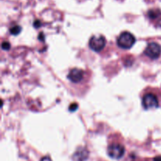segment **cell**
Returning <instances> with one entry per match:
<instances>
[{
    "instance_id": "1",
    "label": "cell",
    "mask_w": 161,
    "mask_h": 161,
    "mask_svg": "<svg viewBox=\"0 0 161 161\" xmlns=\"http://www.w3.org/2000/svg\"><path fill=\"white\" fill-rule=\"evenodd\" d=\"M135 37L128 31H124L121 33L117 39V44L120 48L122 49H130L135 45Z\"/></svg>"
},
{
    "instance_id": "2",
    "label": "cell",
    "mask_w": 161,
    "mask_h": 161,
    "mask_svg": "<svg viewBox=\"0 0 161 161\" xmlns=\"http://www.w3.org/2000/svg\"><path fill=\"white\" fill-rule=\"evenodd\" d=\"M106 45V39L103 36H94L90 39V48L95 52H99L103 50Z\"/></svg>"
},
{
    "instance_id": "3",
    "label": "cell",
    "mask_w": 161,
    "mask_h": 161,
    "mask_svg": "<svg viewBox=\"0 0 161 161\" xmlns=\"http://www.w3.org/2000/svg\"><path fill=\"white\" fill-rule=\"evenodd\" d=\"M125 153V149L120 144H113L110 145L108 148V154L111 158L120 159Z\"/></svg>"
},
{
    "instance_id": "4",
    "label": "cell",
    "mask_w": 161,
    "mask_h": 161,
    "mask_svg": "<svg viewBox=\"0 0 161 161\" xmlns=\"http://www.w3.org/2000/svg\"><path fill=\"white\" fill-rule=\"evenodd\" d=\"M145 55L151 59H157L161 53V47L157 42H151L145 50Z\"/></svg>"
},
{
    "instance_id": "5",
    "label": "cell",
    "mask_w": 161,
    "mask_h": 161,
    "mask_svg": "<svg viewBox=\"0 0 161 161\" xmlns=\"http://www.w3.org/2000/svg\"><path fill=\"white\" fill-rule=\"evenodd\" d=\"M142 105L146 109L157 108L159 105L158 99L153 94H146L142 98Z\"/></svg>"
},
{
    "instance_id": "6",
    "label": "cell",
    "mask_w": 161,
    "mask_h": 161,
    "mask_svg": "<svg viewBox=\"0 0 161 161\" xmlns=\"http://www.w3.org/2000/svg\"><path fill=\"white\" fill-rule=\"evenodd\" d=\"M84 72L80 69H72L68 75V79L72 83H80L83 79Z\"/></svg>"
},
{
    "instance_id": "7",
    "label": "cell",
    "mask_w": 161,
    "mask_h": 161,
    "mask_svg": "<svg viewBox=\"0 0 161 161\" xmlns=\"http://www.w3.org/2000/svg\"><path fill=\"white\" fill-rule=\"evenodd\" d=\"M89 157V152L85 148H79L72 156L74 161H85Z\"/></svg>"
},
{
    "instance_id": "8",
    "label": "cell",
    "mask_w": 161,
    "mask_h": 161,
    "mask_svg": "<svg viewBox=\"0 0 161 161\" xmlns=\"http://www.w3.org/2000/svg\"><path fill=\"white\" fill-rule=\"evenodd\" d=\"M21 29L22 28L20 26H19V25H15V26L12 27V28L9 29V32H10V34L14 35V36H17V35L21 31Z\"/></svg>"
},
{
    "instance_id": "9",
    "label": "cell",
    "mask_w": 161,
    "mask_h": 161,
    "mask_svg": "<svg viewBox=\"0 0 161 161\" xmlns=\"http://www.w3.org/2000/svg\"><path fill=\"white\" fill-rule=\"evenodd\" d=\"M160 14V12L157 9H151V10L149 11L148 13V15H149V17L151 19H155L157 17H159V15Z\"/></svg>"
},
{
    "instance_id": "10",
    "label": "cell",
    "mask_w": 161,
    "mask_h": 161,
    "mask_svg": "<svg viewBox=\"0 0 161 161\" xmlns=\"http://www.w3.org/2000/svg\"><path fill=\"white\" fill-rule=\"evenodd\" d=\"M10 43L9 42H3L2 44V48L4 50H9L10 49Z\"/></svg>"
},
{
    "instance_id": "11",
    "label": "cell",
    "mask_w": 161,
    "mask_h": 161,
    "mask_svg": "<svg viewBox=\"0 0 161 161\" xmlns=\"http://www.w3.org/2000/svg\"><path fill=\"white\" fill-rule=\"evenodd\" d=\"M77 108H78V104L73 103V104H72L70 106H69V111H71V112H75Z\"/></svg>"
},
{
    "instance_id": "12",
    "label": "cell",
    "mask_w": 161,
    "mask_h": 161,
    "mask_svg": "<svg viewBox=\"0 0 161 161\" xmlns=\"http://www.w3.org/2000/svg\"><path fill=\"white\" fill-rule=\"evenodd\" d=\"M34 26L36 27V28H39V27L41 26V22L39 21V20H36V21L34 22Z\"/></svg>"
},
{
    "instance_id": "13",
    "label": "cell",
    "mask_w": 161,
    "mask_h": 161,
    "mask_svg": "<svg viewBox=\"0 0 161 161\" xmlns=\"http://www.w3.org/2000/svg\"><path fill=\"white\" fill-rule=\"evenodd\" d=\"M153 161H161V156H159V157H156L154 158Z\"/></svg>"
},
{
    "instance_id": "14",
    "label": "cell",
    "mask_w": 161,
    "mask_h": 161,
    "mask_svg": "<svg viewBox=\"0 0 161 161\" xmlns=\"http://www.w3.org/2000/svg\"><path fill=\"white\" fill-rule=\"evenodd\" d=\"M39 36H42V33H40V35H39ZM39 39H40V40H43V38L42 37H39Z\"/></svg>"
}]
</instances>
